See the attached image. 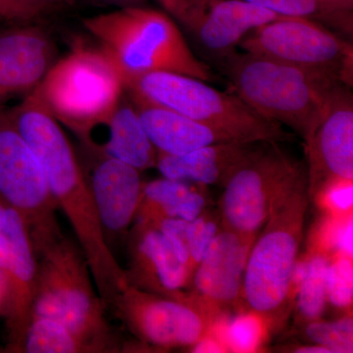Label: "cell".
<instances>
[{"label": "cell", "mask_w": 353, "mask_h": 353, "mask_svg": "<svg viewBox=\"0 0 353 353\" xmlns=\"http://www.w3.org/2000/svg\"><path fill=\"white\" fill-rule=\"evenodd\" d=\"M48 32L32 23L0 30V102L32 94L57 62Z\"/></svg>", "instance_id": "obj_17"}, {"label": "cell", "mask_w": 353, "mask_h": 353, "mask_svg": "<svg viewBox=\"0 0 353 353\" xmlns=\"http://www.w3.org/2000/svg\"><path fill=\"white\" fill-rule=\"evenodd\" d=\"M0 199L22 214L32 243L41 245L62 234L57 204L38 157L0 109Z\"/></svg>", "instance_id": "obj_10"}, {"label": "cell", "mask_w": 353, "mask_h": 353, "mask_svg": "<svg viewBox=\"0 0 353 353\" xmlns=\"http://www.w3.org/2000/svg\"><path fill=\"white\" fill-rule=\"evenodd\" d=\"M68 0H0V18L12 24H26L52 12Z\"/></svg>", "instance_id": "obj_30"}, {"label": "cell", "mask_w": 353, "mask_h": 353, "mask_svg": "<svg viewBox=\"0 0 353 353\" xmlns=\"http://www.w3.org/2000/svg\"><path fill=\"white\" fill-rule=\"evenodd\" d=\"M38 277L31 315L50 318L97 343L103 352L124 350L106 318L80 245L64 236L34 248Z\"/></svg>", "instance_id": "obj_4"}, {"label": "cell", "mask_w": 353, "mask_h": 353, "mask_svg": "<svg viewBox=\"0 0 353 353\" xmlns=\"http://www.w3.org/2000/svg\"><path fill=\"white\" fill-rule=\"evenodd\" d=\"M99 48L115 64L125 82L152 73L170 72L215 80L214 72L190 50L167 14L141 6L120 7L83 20Z\"/></svg>", "instance_id": "obj_3"}, {"label": "cell", "mask_w": 353, "mask_h": 353, "mask_svg": "<svg viewBox=\"0 0 353 353\" xmlns=\"http://www.w3.org/2000/svg\"><path fill=\"white\" fill-rule=\"evenodd\" d=\"M229 55L225 72L232 92L262 117L290 128L305 143L330 92L341 83L259 55Z\"/></svg>", "instance_id": "obj_5"}, {"label": "cell", "mask_w": 353, "mask_h": 353, "mask_svg": "<svg viewBox=\"0 0 353 353\" xmlns=\"http://www.w3.org/2000/svg\"><path fill=\"white\" fill-rule=\"evenodd\" d=\"M171 16L192 32L213 0H158Z\"/></svg>", "instance_id": "obj_31"}, {"label": "cell", "mask_w": 353, "mask_h": 353, "mask_svg": "<svg viewBox=\"0 0 353 353\" xmlns=\"http://www.w3.org/2000/svg\"><path fill=\"white\" fill-rule=\"evenodd\" d=\"M128 254L124 273L130 287L166 296L189 287L190 269L164 234L150 223L134 222L128 234Z\"/></svg>", "instance_id": "obj_16"}, {"label": "cell", "mask_w": 353, "mask_h": 353, "mask_svg": "<svg viewBox=\"0 0 353 353\" xmlns=\"http://www.w3.org/2000/svg\"><path fill=\"white\" fill-rule=\"evenodd\" d=\"M7 115L38 157L57 208L73 228L97 292L111 311L128 285L126 277L106 241L82 165L68 138L37 92L7 110Z\"/></svg>", "instance_id": "obj_1"}, {"label": "cell", "mask_w": 353, "mask_h": 353, "mask_svg": "<svg viewBox=\"0 0 353 353\" xmlns=\"http://www.w3.org/2000/svg\"><path fill=\"white\" fill-rule=\"evenodd\" d=\"M245 52L277 60L352 87V43L315 21L282 17L241 39Z\"/></svg>", "instance_id": "obj_8"}, {"label": "cell", "mask_w": 353, "mask_h": 353, "mask_svg": "<svg viewBox=\"0 0 353 353\" xmlns=\"http://www.w3.org/2000/svg\"><path fill=\"white\" fill-rule=\"evenodd\" d=\"M111 312L141 343L157 350L190 348L217 322L189 301L130 285L115 299Z\"/></svg>", "instance_id": "obj_11"}, {"label": "cell", "mask_w": 353, "mask_h": 353, "mask_svg": "<svg viewBox=\"0 0 353 353\" xmlns=\"http://www.w3.org/2000/svg\"><path fill=\"white\" fill-rule=\"evenodd\" d=\"M130 99L162 106L224 132L238 141H292L285 127L262 117L238 95L182 74L152 72L125 82Z\"/></svg>", "instance_id": "obj_6"}, {"label": "cell", "mask_w": 353, "mask_h": 353, "mask_svg": "<svg viewBox=\"0 0 353 353\" xmlns=\"http://www.w3.org/2000/svg\"><path fill=\"white\" fill-rule=\"evenodd\" d=\"M334 1L348 10L353 9V0H334Z\"/></svg>", "instance_id": "obj_38"}, {"label": "cell", "mask_w": 353, "mask_h": 353, "mask_svg": "<svg viewBox=\"0 0 353 353\" xmlns=\"http://www.w3.org/2000/svg\"><path fill=\"white\" fill-rule=\"evenodd\" d=\"M87 152L92 162L88 170H83L109 245L111 239L126 234L134 224L145 183L141 171L131 165L88 148Z\"/></svg>", "instance_id": "obj_15"}, {"label": "cell", "mask_w": 353, "mask_h": 353, "mask_svg": "<svg viewBox=\"0 0 353 353\" xmlns=\"http://www.w3.org/2000/svg\"><path fill=\"white\" fill-rule=\"evenodd\" d=\"M212 330L227 352H256L263 343L265 334L268 333L259 315L245 310L231 318L223 316Z\"/></svg>", "instance_id": "obj_26"}, {"label": "cell", "mask_w": 353, "mask_h": 353, "mask_svg": "<svg viewBox=\"0 0 353 353\" xmlns=\"http://www.w3.org/2000/svg\"><path fill=\"white\" fill-rule=\"evenodd\" d=\"M350 87L330 92L314 131L304 143L310 201L331 185L353 182V97Z\"/></svg>", "instance_id": "obj_12"}, {"label": "cell", "mask_w": 353, "mask_h": 353, "mask_svg": "<svg viewBox=\"0 0 353 353\" xmlns=\"http://www.w3.org/2000/svg\"><path fill=\"white\" fill-rule=\"evenodd\" d=\"M328 303L338 309L352 307L353 301L352 257L334 255L326 274Z\"/></svg>", "instance_id": "obj_28"}, {"label": "cell", "mask_w": 353, "mask_h": 353, "mask_svg": "<svg viewBox=\"0 0 353 353\" xmlns=\"http://www.w3.org/2000/svg\"><path fill=\"white\" fill-rule=\"evenodd\" d=\"M12 310V290L7 280L6 274L0 269V316L9 319Z\"/></svg>", "instance_id": "obj_34"}, {"label": "cell", "mask_w": 353, "mask_h": 353, "mask_svg": "<svg viewBox=\"0 0 353 353\" xmlns=\"http://www.w3.org/2000/svg\"><path fill=\"white\" fill-rule=\"evenodd\" d=\"M277 141H263L231 176L219 201L221 225L255 240L270 214L272 204L301 161Z\"/></svg>", "instance_id": "obj_9"}, {"label": "cell", "mask_w": 353, "mask_h": 353, "mask_svg": "<svg viewBox=\"0 0 353 353\" xmlns=\"http://www.w3.org/2000/svg\"><path fill=\"white\" fill-rule=\"evenodd\" d=\"M37 92L55 119L78 134L117 105L125 85L101 48L79 46L57 60Z\"/></svg>", "instance_id": "obj_7"}, {"label": "cell", "mask_w": 353, "mask_h": 353, "mask_svg": "<svg viewBox=\"0 0 353 353\" xmlns=\"http://www.w3.org/2000/svg\"><path fill=\"white\" fill-rule=\"evenodd\" d=\"M88 150L115 158L143 172L157 165V150L143 129L131 99L117 105L78 134Z\"/></svg>", "instance_id": "obj_18"}, {"label": "cell", "mask_w": 353, "mask_h": 353, "mask_svg": "<svg viewBox=\"0 0 353 353\" xmlns=\"http://www.w3.org/2000/svg\"><path fill=\"white\" fill-rule=\"evenodd\" d=\"M131 101L157 152L183 155L216 143L238 141L214 128L176 111L132 99Z\"/></svg>", "instance_id": "obj_20"}, {"label": "cell", "mask_w": 353, "mask_h": 353, "mask_svg": "<svg viewBox=\"0 0 353 353\" xmlns=\"http://www.w3.org/2000/svg\"><path fill=\"white\" fill-rule=\"evenodd\" d=\"M285 17L304 18L352 36V10L334 0H248Z\"/></svg>", "instance_id": "obj_25"}, {"label": "cell", "mask_w": 353, "mask_h": 353, "mask_svg": "<svg viewBox=\"0 0 353 353\" xmlns=\"http://www.w3.org/2000/svg\"><path fill=\"white\" fill-rule=\"evenodd\" d=\"M15 353H101L103 350L83 334L50 318L31 315L19 338L7 345Z\"/></svg>", "instance_id": "obj_23"}, {"label": "cell", "mask_w": 353, "mask_h": 353, "mask_svg": "<svg viewBox=\"0 0 353 353\" xmlns=\"http://www.w3.org/2000/svg\"><path fill=\"white\" fill-rule=\"evenodd\" d=\"M292 352L297 353H331L328 348L315 345V343H309V345L294 347Z\"/></svg>", "instance_id": "obj_36"}, {"label": "cell", "mask_w": 353, "mask_h": 353, "mask_svg": "<svg viewBox=\"0 0 353 353\" xmlns=\"http://www.w3.org/2000/svg\"><path fill=\"white\" fill-rule=\"evenodd\" d=\"M103 3L110 4L118 7L139 6L143 0H99Z\"/></svg>", "instance_id": "obj_37"}, {"label": "cell", "mask_w": 353, "mask_h": 353, "mask_svg": "<svg viewBox=\"0 0 353 353\" xmlns=\"http://www.w3.org/2000/svg\"><path fill=\"white\" fill-rule=\"evenodd\" d=\"M0 269L12 290V310L6 321L8 345L19 338L31 317L38 277V259L29 224L0 199Z\"/></svg>", "instance_id": "obj_14"}, {"label": "cell", "mask_w": 353, "mask_h": 353, "mask_svg": "<svg viewBox=\"0 0 353 353\" xmlns=\"http://www.w3.org/2000/svg\"><path fill=\"white\" fill-rule=\"evenodd\" d=\"M145 223H150L157 227L164 234L165 238L168 240L172 248L175 250L176 256L190 269L189 250H188L187 236H185L188 221L163 218V219Z\"/></svg>", "instance_id": "obj_32"}, {"label": "cell", "mask_w": 353, "mask_h": 353, "mask_svg": "<svg viewBox=\"0 0 353 353\" xmlns=\"http://www.w3.org/2000/svg\"><path fill=\"white\" fill-rule=\"evenodd\" d=\"M190 350L192 352H227L224 345L211 332L197 341Z\"/></svg>", "instance_id": "obj_35"}, {"label": "cell", "mask_w": 353, "mask_h": 353, "mask_svg": "<svg viewBox=\"0 0 353 353\" xmlns=\"http://www.w3.org/2000/svg\"><path fill=\"white\" fill-rule=\"evenodd\" d=\"M309 204L306 165L299 162L272 204L246 261L240 301L245 311L263 320L268 333L278 331L294 307L290 285Z\"/></svg>", "instance_id": "obj_2"}, {"label": "cell", "mask_w": 353, "mask_h": 353, "mask_svg": "<svg viewBox=\"0 0 353 353\" xmlns=\"http://www.w3.org/2000/svg\"><path fill=\"white\" fill-rule=\"evenodd\" d=\"M221 229H222V225H221L219 214L214 215L208 209L196 219L188 222L185 236H187L192 276Z\"/></svg>", "instance_id": "obj_29"}, {"label": "cell", "mask_w": 353, "mask_h": 353, "mask_svg": "<svg viewBox=\"0 0 353 353\" xmlns=\"http://www.w3.org/2000/svg\"><path fill=\"white\" fill-rule=\"evenodd\" d=\"M307 270L296 292L294 304L297 321L301 324L321 319L328 304L326 274L333 255L316 248L307 254Z\"/></svg>", "instance_id": "obj_24"}, {"label": "cell", "mask_w": 353, "mask_h": 353, "mask_svg": "<svg viewBox=\"0 0 353 353\" xmlns=\"http://www.w3.org/2000/svg\"><path fill=\"white\" fill-rule=\"evenodd\" d=\"M263 141H229L199 148L187 154L157 153L162 176L204 185H224Z\"/></svg>", "instance_id": "obj_19"}, {"label": "cell", "mask_w": 353, "mask_h": 353, "mask_svg": "<svg viewBox=\"0 0 353 353\" xmlns=\"http://www.w3.org/2000/svg\"><path fill=\"white\" fill-rule=\"evenodd\" d=\"M0 352H1V348H0Z\"/></svg>", "instance_id": "obj_39"}, {"label": "cell", "mask_w": 353, "mask_h": 353, "mask_svg": "<svg viewBox=\"0 0 353 353\" xmlns=\"http://www.w3.org/2000/svg\"><path fill=\"white\" fill-rule=\"evenodd\" d=\"M255 240L222 228L192 273L188 292L179 294L216 321L241 299L248 253Z\"/></svg>", "instance_id": "obj_13"}, {"label": "cell", "mask_w": 353, "mask_h": 353, "mask_svg": "<svg viewBox=\"0 0 353 353\" xmlns=\"http://www.w3.org/2000/svg\"><path fill=\"white\" fill-rule=\"evenodd\" d=\"M352 183H339L325 190L315 201L329 210L332 216L341 217L352 214Z\"/></svg>", "instance_id": "obj_33"}, {"label": "cell", "mask_w": 353, "mask_h": 353, "mask_svg": "<svg viewBox=\"0 0 353 353\" xmlns=\"http://www.w3.org/2000/svg\"><path fill=\"white\" fill-rule=\"evenodd\" d=\"M206 209L208 196L204 185L163 176L145 183L134 222H152L163 218L190 222Z\"/></svg>", "instance_id": "obj_22"}, {"label": "cell", "mask_w": 353, "mask_h": 353, "mask_svg": "<svg viewBox=\"0 0 353 353\" xmlns=\"http://www.w3.org/2000/svg\"><path fill=\"white\" fill-rule=\"evenodd\" d=\"M304 336L309 343L328 348L331 353L353 352V319L352 316L333 321L314 320L304 324Z\"/></svg>", "instance_id": "obj_27"}, {"label": "cell", "mask_w": 353, "mask_h": 353, "mask_svg": "<svg viewBox=\"0 0 353 353\" xmlns=\"http://www.w3.org/2000/svg\"><path fill=\"white\" fill-rule=\"evenodd\" d=\"M282 17L248 0H213L194 34L208 50L226 53L253 30Z\"/></svg>", "instance_id": "obj_21"}]
</instances>
